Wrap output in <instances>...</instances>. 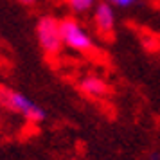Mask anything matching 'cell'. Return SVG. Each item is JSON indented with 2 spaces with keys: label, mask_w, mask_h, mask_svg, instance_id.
<instances>
[{
  "label": "cell",
  "mask_w": 160,
  "mask_h": 160,
  "mask_svg": "<svg viewBox=\"0 0 160 160\" xmlns=\"http://www.w3.org/2000/svg\"><path fill=\"white\" fill-rule=\"evenodd\" d=\"M0 106H4L6 110L13 112L16 115H20L22 119L34 124L43 122L47 119V113L40 104H36L25 94L8 87H0Z\"/></svg>",
  "instance_id": "6da1fadb"
},
{
  "label": "cell",
  "mask_w": 160,
  "mask_h": 160,
  "mask_svg": "<svg viewBox=\"0 0 160 160\" xmlns=\"http://www.w3.org/2000/svg\"><path fill=\"white\" fill-rule=\"evenodd\" d=\"M59 27H61V40H63V47L70 49V51L87 54L95 49L94 36L88 32L83 23L76 18H63L59 20Z\"/></svg>",
  "instance_id": "7a4b0ae2"
},
{
  "label": "cell",
  "mask_w": 160,
  "mask_h": 160,
  "mask_svg": "<svg viewBox=\"0 0 160 160\" xmlns=\"http://www.w3.org/2000/svg\"><path fill=\"white\" fill-rule=\"evenodd\" d=\"M36 40L40 49L47 54V56H56L63 49V40H61V27H59V20L51 15H43L38 18L36 27Z\"/></svg>",
  "instance_id": "3957f363"
},
{
  "label": "cell",
  "mask_w": 160,
  "mask_h": 160,
  "mask_svg": "<svg viewBox=\"0 0 160 160\" xmlns=\"http://www.w3.org/2000/svg\"><path fill=\"white\" fill-rule=\"evenodd\" d=\"M92 20H94L95 31L99 34H112L113 29H115V23H117L115 8L112 4H108L106 0L97 2L94 11H92Z\"/></svg>",
  "instance_id": "277c9868"
},
{
  "label": "cell",
  "mask_w": 160,
  "mask_h": 160,
  "mask_svg": "<svg viewBox=\"0 0 160 160\" xmlns=\"http://www.w3.org/2000/svg\"><path fill=\"white\" fill-rule=\"evenodd\" d=\"M79 90L88 97H102L108 92V85L102 78L90 74V76H85L79 79Z\"/></svg>",
  "instance_id": "5b68a950"
},
{
  "label": "cell",
  "mask_w": 160,
  "mask_h": 160,
  "mask_svg": "<svg viewBox=\"0 0 160 160\" xmlns=\"http://www.w3.org/2000/svg\"><path fill=\"white\" fill-rule=\"evenodd\" d=\"M65 4L74 15H87L94 11L97 0H65Z\"/></svg>",
  "instance_id": "8992f818"
},
{
  "label": "cell",
  "mask_w": 160,
  "mask_h": 160,
  "mask_svg": "<svg viewBox=\"0 0 160 160\" xmlns=\"http://www.w3.org/2000/svg\"><path fill=\"white\" fill-rule=\"evenodd\" d=\"M106 2L117 9H131L138 4V0H106Z\"/></svg>",
  "instance_id": "52a82bcc"
},
{
  "label": "cell",
  "mask_w": 160,
  "mask_h": 160,
  "mask_svg": "<svg viewBox=\"0 0 160 160\" xmlns=\"http://www.w3.org/2000/svg\"><path fill=\"white\" fill-rule=\"evenodd\" d=\"M18 4H22L25 8H34L38 4V0H18Z\"/></svg>",
  "instance_id": "ba28073f"
}]
</instances>
